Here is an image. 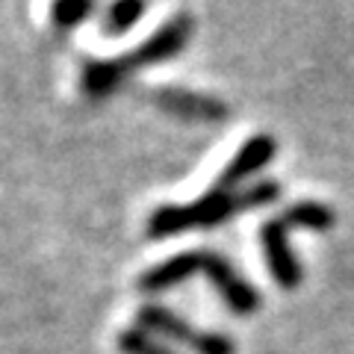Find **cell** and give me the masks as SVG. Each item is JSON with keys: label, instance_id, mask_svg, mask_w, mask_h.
<instances>
[{"label": "cell", "instance_id": "obj_10", "mask_svg": "<svg viewBox=\"0 0 354 354\" xmlns=\"http://www.w3.org/2000/svg\"><path fill=\"white\" fill-rule=\"evenodd\" d=\"M281 218L290 227H310V230H328V227H334V209L325 207V204H319V201L292 204Z\"/></svg>", "mask_w": 354, "mask_h": 354}, {"label": "cell", "instance_id": "obj_7", "mask_svg": "<svg viewBox=\"0 0 354 354\" xmlns=\"http://www.w3.org/2000/svg\"><path fill=\"white\" fill-rule=\"evenodd\" d=\"M274 151H278V142H274L269 133H260V136H251L245 145L239 148V153L225 165V171L218 174L216 186L218 189H242V183L248 177L257 174L263 165H269Z\"/></svg>", "mask_w": 354, "mask_h": 354}, {"label": "cell", "instance_id": "obj_5", "mask_svg": "<svg viewBox=\"0 0 354 354\" xmlns=\"http://www.w3.org/2000/svg\"><path fill=\"white\" fill-rule=\"evenodd\" d=\"M209 281H213V286L218 290V295L225 298V304L234 310V313L239 316H248L254 313V310L260 307V295L257 290L242 278V274H236V269L230 266L221 254H209L204 251V269H201Z\"/></svg>", "mask_w": 354, "mask_h": 354}, {"label": "cell", "instance_id": "obj_9", "mask_svg": "<svg viewBox=\"0 0 354 354\" xmlns=\"http://www.w3.org/2000/svg\"><path fill=\"white\" fill-rule=\"evenodd\" d=\"M148 12V0H113L101 18L104 36H124L139 24V18Z\"/></svg>", "mask_w": 354, "mask_h": 354}, {"label": "cell", "instance_id": "obj_2", "mask_svg": "<svg viewBox=\"0 0 354 354\" xmlns=\"http://www.w3.org/2000/svg\"><path fill=\"white\" fill-rule=\"evenodd\" d=\"M192 39V18L189 15H174L165 21L160 30H153L151 36L139 44L136 50L124 53L118 59H83L80 65V88L88 101H104L127 83L133 71H139L142 65H157L177 57L186 41Z\"/></svg>", "mask_w": 354, "mask_h": 354}, {"label": "cell", "instance_id": "obj_3", "mask_svg": "<svg viewBox=\"0 0 354 354\" xmlns=\"http://www.w3.org/2000/svg\"><path fill=\"white\" fill-rule=\"evenodd\" d=\"M139 325L142 330H153V334H162V337H171L183 346L195 348L198 354H234V342L227 337H218V334H207V330H198L192 325H186L180 316H174L171 310L165 307H142L139 310Z\"/></svg>", "mask_w": 354, "mask_h": 354}, {"label": "cell", "instance_id": "obj_11", "mask_svg": "<svg viewBox=\"0 0 354 354\" xmlns=\"http://www.w3.org/2000/svg\"><path fill=\"white\" fill-rule=\"evenodd\" d=\"M95 0H53L50 3V30L65 36L74 32L92 12Z\"/></svg>", "mask_w": 354, "mask_h": 354}, {"label": "cell", "instance_id": "obj_12", "mask_svg": "<svg viewBox=\"0 0 354 354\" xmlns=\"http://www.w3.org/2000/svg\"><path fill=\"white\" fill-rule=\"evenodd\" d=\"M118 346L124 348V354H171L169 348H162L157 346L145 330H139V328H133V330H124L118 339Z\"/></svg>", "mask_w": 354, "mask_h": 354}, {"label": "cell", "instance_id": "obj_1", "mask_svg": "<svg viewBox=\"0 0 354 354\" xmlns=\"http://www.w3.org/2000/svg\"><path fill=\"white\" fill-rule=\"evenodd\" d=\"M278 195H281V186L274 180H260V183L242 186V189H218V186H213L207 195L195 198L192 204L157 207L148 216L145 230L151 239H165L192 227H216V225H225L227 218L245 213V209L278 201Z\"/></svg>", "mask_w": 354, "mask_h": 354}, {"label": "cell", "instance_id": "obj_4", "mask_svg": "<svg viewBox=\"0 0 354 354\" xmlns=\"http://www.w3.org/2000/svg\"><path fill=\"white\" fill-rule=\"evenodd\" d=\"M148 97L160 109L171 113L177 118H192V121H225L227 104L216 95L189 92V88H148Z\"/></svg>", "mask_w": 354, "mask_h": 354}, {"label": "cell", "instance_id": "obj_8", "mask_svg": "<svg viewBox=\"0 0 354 354\" xmlns=\"http://www.w3.org/2000/svg\"><path fill=\"white\" fill-rule=\"evenodd\" d=\"M204 269V251H186V254H177V257L165 260L160 266H153L145 274L139 278V290L145 292H162V290H171V286L183 283L186 278H192Z\"/></svg>", "mask_w": 354, "mask_h": 354}, {"label": "cell", "instance_id": "obj_6", "mask_svg": "<svg viewBox=\"0 0 354 354\" xmlns=\"http://www.w3.org/2000/svg\"><path fill=\"white\" fill-rule=\"evenodd\" d=\"M286 234H290V225H286L281 216L269 218L260 227V242H263L266 260H269L272 278L278 281V286H283V290H295V286L301 283V266H298V260H295Z\"/></svg>", "mask_w": 354, "mask_h": 354}]
</instances>
